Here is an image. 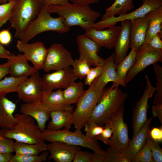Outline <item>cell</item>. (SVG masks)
Instances as JSON below:
<instances>
[{
  "instance_id": "cell-55",
  "label": "cell",
  "mask_w": 162,
  "mask_h": 162,
  "mask_svg": "<svg viewBox=\"0 0 162 162\" xmlns=\"http://www.w3.org/2000/svg\"><path fill=\"white\" fill-rule=\"evenodd\" d=\"M13 0H0V4H4Z\"/></svg>"
},
{
  "instance_id": "cell-2",
  "label": "cell",
  "mask_w": 162,
  "mask_h": 162,
  "mask_svg": "<svg viewBox=\"0 0 162 162\" xmlns=\"http://www.w3.org/2000/svg\"><path fill=\"white\" fill-rule=\"evenodd\" d=\"M126 93L112 86L105 88L100 100L87 122H94L102 126L109 122L115 114L124 105Z\"/></svg>"
},
{
  "instance_id": "cell-14",
  "label": "cell",
  "mask_w": 162,
  "mask_h": 162,
  "mask_svg": "<svg viewBox=\"0 0 162 162\" xmlns=\"http://www.w3.org/2000/svg\"><path fill=\"white\" fill-rule=\"evenodd\" d=\"M76 41L79 54V59L85 60L91 67L105 64L106 59L98 55L100 48L97 44L85 34L78 35Z\"/></svg>"
},
{
  "instance_id": "cell-26",
  "label": "cell",
  "mask_w": 162,
  "mask_h": 162,
  "mask_svg": "<svg viewBox=\"0 0 162 162\" xmlns=\"http://www.w3.org/2000/svg\"><path fill=\"white\" fill-rule=\"evenodd\" d=\"M137 50L131 48V50L128 56L116 67V71L117 76L116 82L112 86L118 87L119 85L125 87L126 83L125 79L128 72L134 65L137 54Z\"/></svg>"
},
{
  "instance_id": "cell-13",
  "label": "cell",
  "mask_w": 162,
  "mask_h": 162,
  "mask_svg": "<svg viewBox=\"0 0 162 162\" xmlns=\"http://www.w3.org/2000/svg\"><path fill=\"white\" fill-rule=\"evenodd\" d=\"M146 78L147 85L144 93L133 109L132 129L133 136L138 133L147 120L148 101L155 92L147 75Z\"/></svg>"
},
{
  "instance_id": "cell-22",
  "label": "cell",
  "mask_w": 162,
  "mask_h": 162,
  "mask_svg": "<svg viewBox=\"0 0 162 162\" xmlns=\"http://www.w3.org/2000/svg\"><path fill=\"white\" fill-rule=\"evenodd\" d=\"M20 111L22 114L28 115L34 118L41 131L45 129L46 123L50 117V113L41 102L23 104L20 106Z\"/></svg>"
},
{
  "instance_id": "cell-41",
  "label": "cell",
  "mask_w": 162,
  "mask_h": 162,
  "mask_svg": "<svg viewBox=\"0 0 162 162\" xmlns=\"http://www.w3.org/2000/svg\"><path fill=\"white\" fill-rule=\"evenodd\" d=\"M105 65L91 68L89 73L85 78L84 84L90 85L96 79L99 77L104 71Z\"/></svg>"
},
{
  "instance_id": "cell-37",
  "label": "cell",
  "mask_w": 162,
  "mask_h": 162,
  "mask_svg": "<svg viewBox=\"0 0 162 162\" xmlns=\"http://www.w3.org/2000/svg\"><path fill=\"white\" fill-rule=\"evenodd\" d=\"M103 155L105 162H130L120 152L111 147L105 151Z\"/></svg>"
},
{
  "instance_id": "cell-19",
  "label": "cell",
  "mask_w": 162,
  "mask_h": 162,
  "mask_svg": "<svg viewBox=\"0 0 162 162\" xmlns=\"http://www.w3.org/2000/svg\"><path fill=\"white\" fill-rule=\"evenodd\" d=\"M152 119V118H148L137 134L131 140H130L126 148L121 152L130 162H134L137 153L146 144Z\"/></svg>"
},
{
  "instance_id": "cell-35",
  "label": "cell",
  "mask_w": 162,
  "mask_h": 162,
  "mask_svg": "<svg viewBox=\"0 0 162 162\" xmlns=\"http://www.w3.org/2000/svg\"><path fill=\"white\" fill-rule=\"evenodd\" d=\"M72 65L74 75L77 79L79 78L80 79L86 77L91 68L86 61L81 60L79 59L74 60Z\"/></svg>"
},
{
  "instance_id": "cell-4",
  "label": "cell",
  "mask_w": 162,
  "mask_h": 162,
  "mask_svg": "<svg viewBox=\"0 0 162 162\" xmlns=\"http://www.w3.org/2000/svg\"><path fill=\"white\" fill-rule=\"evenodd\" d=\"M14 116L18 120V123L12 129L2 128L0 130V136L29 144L45 141L34 118L22 114H17Z\"/></svg>"
},
{
  "instance_id": "cell-44",
  "label": "cell",
  "mask_w": 162,
  "mask_h": 162,
  "mask_svg": "<svg viewBox=\"0 0 162 162\" xmlns=\"http://www.w3.org/2000/svg\"><path fill=\"white\" fill-rule=\"evenodd\" d=\"M92 154L86 151H77L74 156L73 162H91Z\"/></svg>"
},
{
  "instance_id": "cell-8",
  "label": "cell",
  "mask_w": 162,
  "mask_h": 162,
  "mask_svg": "<svg viewBox=\"0 0 162 162\" xmlns=\"http://www.w3.org/2000/svg\"><path fill=\"white\" fill-rule=\"evenodd\" d=\"M42 78V100L53 90L65 89L77 79L74 75L70 67L51 73L45 74Z\"/></svg>"
},
{
  "instance_id": "cell-1",
  "label": "cell",
  "mask_w": 162,
  "mask_h": 162,
  "mask_svg": "<svg viewBox=\"0 0 162 162\" xmlns=\"http://www.w3.org/2000/svg\"><path fill=\"white\" fill-rule=\"evenodd\" d=\"M47 8L51 13H56L61 17L68 27L79 26L86 31L93 28L95 21L101 15L89 5L69 2L62 5H52Z\"/></svg>"
},
{
  "instance_id": "cell-42",
  "label": "cell",
  "mask_w": 162,
  "mask_h": 162,
  "mask_svg": "<svg viewBox=\"0 0 162 162\" xmlns=\"http://www.w3.org/2000/svg\"><path fill=\"white\" fill-rule=\"evenodd\" d=\"M14 142L11 139L0 137V153L14 152Z\"/></svg>"
},
{
  "instance_id": "cell-10",
  "label": "cell",
  "mask_w": 162,
  "mask_h": 162,
  "mask_svg": "<svg viewBox=\"0 0 162 162\" xmlns=\"http://www.w3.org/2000/svg\"><path fill=\"white\" fill-rule=\"evenodd\" d=\"M124 109L123 106L109 121L112 128V133L107 143L110 147L120 152L126 148L130 140L128 125L123 120Z\"/></svg>"
},
{
  "instance_id": "cell-45",
  "label": "cell",
  "mask_w": 162,
  "mask_h": 162,
  "mask_svg": "<svg viewBox=\"0 0 162 162\" xmlns=\"http://www.w3.org/2000/svg\"><path fill=\"white\" fill-rule=\"evenodd\" d=\"M162 34L158 33L153 36L148 45L157 50H162Z\"/></svg>"
},
{
  "instance_id": "cell-33",
  "label": "cell",
  "mask_w": 162,
  "mask_h": 162,
  "mask_svg": "<svg viewBox=\"0 0 162 162\" xmlns=\"http://www.w3.org/2000/svg\"><path fill=\"white\" fill-rule=\"evenodd\" d=\"M157 81L154 87L156 93L153 100V105H162V68L157 63L153 64Z\"/></svg>"
},
{
  "instance_id": "cell-3",
  "label": "cell",
  "mask_w": 162,
  "mask_h": 162,
  "mask_svg": "<svg viewBox=\"0 0 162 162\" xmlns=\"http://www.w3.org/2000/svg\"><path fill=\"white\" fill-rule=\"evenodd\" d=\"M47 7L42 5L40 12L36 19L19 36L18 38L25 42H28L39 34L49 31L59 33L68 32L70 28L65 25L60 16L54 18L51 15Z\"/></svg>"
},
{
  "instance_id": "cell-6",
  "label": "cell",
  "mask_w": 162,
  "mask_h": 162,
  "mask_svg": "<svg viewBox=\"0 0 162 162\" xmlns=\"http://www.w3.org/2000/svg\"><path fill=\"white\" fill-rule=\"evenodd\" d=\"M42 4L41 0H16L9 20L15 30L14 37L18 38L39 14Z\"/></svg>"
},
{
  "instance_id": "cell-20",
  "label": "cell",
  "mask_w": 162,
  "mask_h": 162,
  "mask_svg": "<svg viewBox=\"0 0 162 162\" xmlns=\"http://www.w3.org/2000/svg\"><path fill=\"white\" fill-rule=\"evenodd\" d=\"M122 22L121 30L114 47L116 67L127 56L130 44L131 21L126 20Z\"/></svg>"
},
{
  "instance_id": "cell-36",
  "label": "cell",
  "mask_w": 162,
  "mask_h": 162,
  "mask_svg": "<svg viewBox=\"0 0 162 162\" xmlns=\"http://www.w3.org/2000/svg\"><path fill=\"white\" fill-rule=\"evenodd\" d=\"M16 1V0H13L0 4V28L10 19Z\"/></svg>"
},
{
  "instance_id": "cell-16",
  "label": "cell",
  "mask_w": 162,
  "mask_h": 162,
  "mask_svg": "<svg viewBox=\"0 0 162 162\" xmlns=\"http://www.w3.org/2000/svg\"><path fill=\"white\" fill-rule=\"evenodd\" d=\"M16 47L20 52L23 53L27 60L31 62L37 71L42 69L47 52L42 42L38 41L29 44L18 40Z\"/></svg>"
},
{
  "instance_id": "cell-32",
  "label": "cell",
  "mask_w": 162,
  "mask_h": 162,
  "mask_svg": "<svg viewBox=\"0 0 162 162\" xmlns=\"http://www.w3.org/2000/svg\"><path fill=\"white\" fill-rule=\"evenodd\" d=\"M27 77L24 76L5 77L0 80V96H5L8 93L17 92L20 85L26 80Z\"/></svg>"
},
{
  "instance_id": "cell-5",
  "label": "cell",
  "mask_w": 162,
  "mask_h": 162,
  "mask_svg": "<svg viewBox=\"0 0 162 162\" xmlns=\"http://www.w3.org/2000/svg\"><path fill=\"white\" fill-rule=\"evenodd\" d=\"M105 89L99 86L94 80L79 99L73 112L71 123L76 129H82L87 122Z\"/></svg>"
},
{
  "instance_id": "cell-49",
  "label": "cell",
  "mask_w": 162,
  "mask_h": 162,
  "mask_svg": "<svg viewBox=\"0 0 162 162\" xmlns=\"http://www.w3.org/2000/svg\"><path fill=\"white\" fill-rule=\"evenodd\" d=\"M152 112L154 118L158 117L162 123V105H153L152 107Z\"/></svg>"
},
{
  "instance_id": "cell-46",
  "label": "cell",
  "mask_w": 162,
  "mask_h": 162,
  "mask_svg": "<svg viewBox=\"0 0 162 162\" xmlns=\"http://www.w3.org/2000/svg\"><path fill=\"white\" fill-rule=\"evenodd\" d=\"M12 40V35L8 29H4L0 31V43L2 45H8Z\"/></svg>"
},
{
  "instance_id": "cell-43",
  "label": "cell",
  "mask_w": 162,
  "mask_h": 162,
  "mask_svg": "<svg viewBox=\"0 0 162 162\" xmlns=\"http://www.w3.org/2000/svg\"><path fill=\"white\" fill-rule=\"evenodd\" d=\"M112 130L109 122L105 124L103 130L101 134L96 136L94 138L97 141L100 140L107 145L109 139L111 137Z\"/></svg>"
},
{
  "instance_id": "cell-47",
  "label": "cell",
  "mask_w": 162,
  "mask_h": 162,
  "mask_svg": "<svg viewBox=\"0 0 162 162\" xmlns=\"http://www.w3.org/2000/svg\"><path fill=\"white\" fill-rule=\"evenodd\" d=\"M149 135L150 137L158 142L162 141V128H154L150 130Z\"/></svg>"
},
{
  "instance_id": "cell-18",
  "label": "cell",
  "mask_w": 162,
  "mask_h": 162,
  "mask_svg": "<svg viewBox=\"0 0 162 162\" xmlns=\"http://www.w3.org/2000/svg\"><path fill=\"white\" fill-rule=\"evenodd\" d=\"M80 149V146L59 142L47 145V150L50 153L48 159L56 162H72L76 152Z\"/></svg>"
},
{
  "instance_id": "cell-25",
  "label": "cell",
  "mask_w": 162,
  "mask_h": 162,
  "mask_svg": "<svg viewBox=\"0 0 162 162\" xmlns=\"http://www.w3.org/2000/svg\"><path fill=\"white\" fill-rule=\"evenodd\" d=\"M41 102L49 113L54 111H73L74 109L73 106L65 102L61 89L52 91Z\"/></svg>"
},
{
  "instance_id": "cell-21",
  "label": "cell",
  "mask_w": 162,
  "mask_h": 162,
  "mask_svg": "<svg viewBox=\"0 0 162 162\" xmlns=\"http://www.w3.org/2000/svg\"><path fill=\"white\" fill-rule=\"evenodd\" d=\"M130 21V48L137 50L144 43L149 22L146 15Z\"/></svg>"
},
{
  "instance_id": "cell-12",
  "label": "cell",
  "mask_w": 162,
  "mask_h": 162,
  "mask_svg": "<svg viewBox=\"0 0 162 162\" xmlns=\"http://www.w3.org/2000/svg\"><path fill=\"white\" fill-rule=\"evenodd\" d=\"M162 6V0H143L141 6L133 11L99 21L95 23L93 27L96 30H102L106 28L115 26L118 22L126 20H131L145 16L150 12Z\"/></svg>"
},
{
  "instance_id": "cell-29",
  "label": "cell",
  "mask_w": 162,
  "mask_h": 162,
  "mask_svg": "<svg viewBox=\"0 0 162 162\" xmlns=\"http://www.w3.org/2000/svg\"><path fill=\"white\" fill-rule=\"evenodd\" d=\"M133 0H115L113 3L105 10L101 20L110 18L116 14L119 15L127 14L132 9L134 5Z\"/></svg>"
},
{
  "instance_id": "cell-9",
  "label": "cell",
  "mask_w": 162,
  "mask_h": 162,
  "mask_svg": "<svg viewBox=\"0 0 162 162\" xmlns=\"http://www.w3.org/2000/svg\"><path fill=\"white\" fill-rule=\"evenodd\" d=\"M74 61L70 53L62 44L54 43L47 49L42 69L47 73L61 70L72 65Z\"/></svg>"
},
{
  "instance_id": "cell-11",
  "label": "cell",
  "mask_w": 162,
  "mask_h": 162,
  "mask_svg": "<svg viewBox=\"0 0 162 162\" xmlns=\"http://www.w3.org/2000/svg\"><path fill=\"white\" fill-rule=\"evenodd\" d=\"M135 63L125 79L126 84L148 66L162 62V50L143 44L137 50Z\"/></svg>"
},
{
  "instance_id": "cell-48",
  "label": "cell",
  "mask_w": 162,
  "mask_h": 162,
  "mask_svg": "<svg viewBox=\"0 0 162 162\" xmlns=\"http://www.w3.org/2000/svg\"><path fill=\"white\" fill-rule=\"evenodd\" d=\"M42 5L48 7L52 5H62L69 3L68 0H41Z\"/></svg>"
},
{
  "instance_id": "cell-52",
  "label": "cell",
  "mask_w": 162,
  "mask_h": 162,
  "mask_svg": "<svg viewBox=\"0 0 162 162\" xmlns=\"http://www.w3.org/2000/svg\"><path fill=\"white\" fill-rule=\"evenodd\" d=\"M72 3L82 5H89V4L97 3L99 0H68Z\"/></svg>"
},
{
  "instance_id": "cell-24",
  "label": "cell",
  "mask_w": 162,
  "mask_h": 162,
  "mask_svg": "<svg viewBox=\"0 0 162 162\" xmlns=\"http://www.w3.org/2000/svg\"><path fill=\"white\" fill-rule=\"evenodd\" d=\"M7 62L9 66L10 74L11 76L18 77L31 76L37 70L30 66L27 59L23 54L15 55L12 53Z\"/></svg>"
},
{
  "instance_id": "cell-30",
  "label": "cell",
  "mask_w": 162,
  "mask_h": 162,
  "mask_svg": "<svg viewBox=\"0 0 162 162\" xmlns=\"http://www.w3.org/2000/svg\"><path fill=\"white\" fill-rule=\"evenodd\" d=\"M16 154L38 155L42 152L47 150V145L43 142L35 144H29L16 141L14 142Z\"/></svg>"
},
{
  "instance_id": "cell-50",
  "label": "cell",
  "mask_w": 162,
  "mask_h": 162,
  "mask_svg": "<svg viewBox=\"0 0 162 162\" xmlns=\"http://www.w3.org/2000/svg\"><path fill=\"white\" fill-rule=\"evenodd\" d=\"M10 74L9 66L7 62L0 64V80L6 75Z\"/></svg>"
},
{
  "instance_id": "cell-15",
  "label": "cell",
  "mask_w": 162,
  "mask_h": 162,
  "mask_svg": "<svg viewBox=\"0 0 162 162\" xmlns=\"http://www.w3.org/2000/svg\"><path fill=\"white\" fill-rule=\"evenodd\" d=\"M42 78L38 71L22 82L18 89V96L26 103L42 100Z\"/></svg>"
},
{
  "instance_id": "cell-27",
  "label": "cell",
  "mask_w": 162,
  "mask_h": 162,
  "mask_svg": "<svg viewBox=\"0 0 162 162\" xmlns=\"http://www.w3.org/2000/svg\"><path fill=\"white\" fill-rule=\"evenodd\" d=\"M146 16L149 25L143 44L148 45L153 36L158 33L162 34V6L150 12Z\"/></svg>"
},
{
  "instance_id": "cell-53",
  "label": "cell",
  "mask_w": 162,
  "mask_h": 162,
  "mask_svg": "<svg viewBox=\"0 0 162 162\" xmlns=\"http://www.w3.org/2000/svg\"><path fill=\"white\" fill-rule=\"evenodd\" d=\"M13 156V153H0V162H10Z\"/></svg>"
},
{
  "instance_id": "cell-23",
  "label": "cell",
  "mask_w": 162,
  "mask_h": 162,
  "mask_svg": "<svg viewBox=\"0 0 162 162\" xmlns=\"http://www.w3.org/2000/svg\"><path fill=\"white\" fill-rule=\"evenodd\" d=\"M16 105L5 96H0V127L10 129L18 123V120L13 115Z\"/></svg>"
},
{
  "instance_id": "cell-56",
  "label": "cell",
  "mask_w": 162,
  "mask_h": 162,
  "mask_svg": "<svg viewBox=\"0 0 162 162\" xmlns=\"http://www.w3.org/2000/svg\"><path fill=\"white\" fill-rule=\"evenodd\" d=\"M1 137V136H0V137Z\"/></svg>"
},
{
  "instance_id": "cell-7",
  "label": "cell",
  "mask_w": 162,
  "mask_h": 162,
  "mask_svg": "<svg viewBox=\"0 0 162 162\" xmlns=\"http://www.w3.org/2000/svg\"><path fill=\"white\" fill-rule=\"evenodd\" d=\"M80 129H76L73 132L69 129L53 130L48 128L41 131L43 140L51 142H59L77 146L91 149L97 153L104 154L105 151L100 147L95 138L87 137L82 132Z\"/></svg>"
},
{
  "instance_id": "cell-17",
  "label": "cell",
  "mask_w": 162,
  "mask_h": 162,
  "mask_svg": "<svg viewBox=\"0 0 162 162\" xmlns=\"http://www.w3.org/2000/svg\"><path fill=\"white\" fill-rule=\"evenodd\" d=\"M104 30L93 28L85 32V34L95 42L100 48L111 49L114 47L120 33L121 26H113Z\"/></svg>"
},
{
  "instance_id": "cell-54",
  "label": "cell",
  "mask_w": 162,
  "mask_h": 162,
  "mask_svg": "<svg viewBox=\"0 0 162 162\" xmlns=\"http://www.w3.org/2000/svg\"><path fill=\"white\" fill-rule=\"evenodd\" d=\"M91 162H105L103 154L97 153L94 152L92 154Z\"/></svg>"
},
{
  "instance_id": "cell-34",
  "label": "cell",
  "mask_w": 162,
  "mask_h": 162,
  "mask_svg": "<svg viewBox=\"0 0 162 162\" xmlns=\"http://www.w3.org/2000/svg\"><path fill=\"white\" fill-rule=\"evenodd\" d=\"M49 154L48 151H44L39 156L16 154L13 155L10 162H41L46 160Z\"/></svg>"
},
{
  "instance_id": "cell-28",
  "label": "cell",
  "mask_w": 162,
  "mask_h": 162,
  "mask_svg": "<svg viewBox=\"0 0 162 162\" xmlns=\"http://www.w3.org/2000/svg\"><path fill=\"white\" fill-rule=\"evenodd\" d=\"M73 111H52L50 115L51 120L47 125L48 128L53 130H60L63 127L70 129Z\"/></svg>"
},
{
  "instance_id": "cell-51",
  "label": "cell",
  "mask_w": 162,
  "mask_h": 162,
  "mask_svg": "<svg viewBox=\"0 0 162 162\" xmlns=\"http://www.w3.org/2000/svg\"><path fill=\"white\" fill-rule=\"evenodd\" d=\"M11 55L12 54L0 43V58L8 59Z\"/></svg>"
},
{
  "instance_id": "cell-31",
  "label": "cell",
  "mask_w": 162,
  "mask_h": 162,
  "mask_svg": "<svg viewBox=\"0 0 162 162\" xmlns=\"http://www.w3.org/2000/svg\"><path fill=\"white\" fill-rule=\"evenodd\" d=\"M85 91L82 82H74L62 91V94L65 102L71 105L77 102Z\"/></svg>"
},
{
  "instance_id": "cell-38",
  "label": "cell",
  "mask_w": 162,
  "mask_h": 162,
  "mask_svg": "<svg viewBox=\"0 0 162 162\" xmlns=\"http://www.w3.org/2000/svg\"><path fill=\"white\" fill-rule=\"evenodd\" d=\"M134 162H154L152 152L147 141L145 146L136 155Z\"/></svg>"
},
{
  "instance_id": "cell-39",
  "label": "cell",
  "mask_w": 162,
  "mask_h": 162,
  "mask_svg": "<svg viewBox=\"0 0 162 162\" xmlns=\"http://www.w3.org/2000/svg\"><path fill=\"white\" fill-rule=\"evenodd\" d=\"M146 141L149 144L154 162H162V149L158 142L150 137L149 133Z\"/></svg>"
},
{
  "instance_id": "cell-40",
  "label": "cell",
  "mask_w": 162,
  "mask_h": 162,
  "mask_svg": "<svg viewBox=\"0 0 162 162\" xmlns=\"http://www.w3.org/2000/svg\"><path fill=\"white\" fill-rule=\"evenodd\" d=\"M85 135L88 138L93 139L102 132L104 127L98 125L94 122H87L85 125Z\"/></svg>"
}]
</instances>
